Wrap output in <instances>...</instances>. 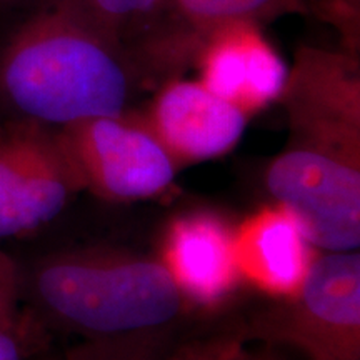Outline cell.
Masks as SVG:
<instances>
[{
	"mask_svg": "<svg viewBox=\"0 0 360 360\" xmlns=\"http://www.w3.org/2000/svg\"><path fill=\"white\" fill-rule=\"evenodd\" d=\"M141 84L125 45L77 0H42L0 47V102L13 119L60 129L122 115Z\"/></svg>",
	"mask_w": 360,
	"mask_h": 360,
	"instance_id": "obj_2",
	"label": "cell"
},
{
	"mask_svg": "<svg viewBox=\"0 0 360 360\" xmlns=\"http://www.w3.org/2000/svg\"><path fill=\"white\" fill-rule=\"evenodd\" d=\"M0 2H7V0H0Z\"/></svg>",
	"mask_w": 360,
	"mask_h": 360,
	"instance_id": "obj_19",
	"label": "cell"
},
{
	"mask_svg": "<svg viewBox=\"0 0 360 360\" xmlns=\"http://www.w3.org/2000/svg\"><path fill=\"white\" fill-rule=\"evenodd\" d=\"M74 352L80 360H167L169 347L162 344L159 335H143L89 342Z\"/></svg>",
	"mask_w": 360,
	"mask_h": 360,
	"instance_id": "obj_13",
	"label": "cell"
},
{
	"mask_svg": "<svg viewBox=\"0 0 360 360\" xmlns=\"http://www.w3.org/2000/svg\"><path fill=\"white\" fill-rule=\"evenodd\" d=\"M240 360H283V359L281 355L274 352V347L265 345L264 350H247V347H244Z\"/></svg>",
	"mask_w": 360,
	"mask_h": 360,
	"instance_id": "obj_18",
	"label": "cell"
},
{
	"mask_svg": "<svg viewBox=\"0 0 360 360\" xmlns=\"http://www.w3.org/2000/svg\"><path fill=\"white\" fill-rule=\"evenodd\" d=\"M245 342L240 332L191 339L170 347L167 360H240Z\"/></svg>",
	"mask_w": 360,
	"mask_h": 360,
	"instance_id": "obj_14",
	"label": "cell"
},
{
	"mask_svg": "<svg viewBox=\"0 0 360 360\" xmlns=\"http://www.w3.org/2000/svg\"><path fill=\"white\" fill-rule=\"evenodd\" d=\"M199 80L249 117L278 102L289 64L264 32V25L236 20L207 35L193 58Z\"/></svg>",
	"mask_w": 360,
	"mask_h": 360,
	"instance_id": "obj_9",
	"label": "cell"
},
{
	"mask_svg": "<svg viewBox=\"0 0 360 360\" xmlns=\"http://www.w3.org/2000/svg\"><path fill=\"white\" fill-rule=\"evenodd\" d=\"M22 292L19 270L6 254L0 252V327H15L20 323L17 312Z\"/></svg>",
	"mask_w": 360,
	"mask_h": 360,
	"instance_id": "obj_15",
	"label": "cell"
},
{
	"mask_svg": "<svg viewBox=\"0 0 360 360\" xmlns=\"http://www.w3.org/2000/svg\"><path fill=\"white\" fill-rule=\"evenodd\" d=\"M255 314L240 332L307 360H360V255L319 252L307 281L289 300Z\"/></svg>",
	"mask_w": 360,
	"mask_h": 360,
	"instance_id": "obj_4",
	"label": "cell"
},
{
	"mask_svg": "<svg viewBox=\"0 0 360 360\" xmlns=\"http://www.w3.org/2000/svg\"><path fill=\"white\" fill-rule=\"evenodd\" d=\"M159 262L186 304L204 309L222 305L242 283L233 250V225L210 210L170 220L162 237Z\"/></svg>",
	"mask_w": 360,
	"mask_h": 360,
	"instance_id": "obj_10",
	"label": "cell"
},
{
	"mask_svg": "<svg viewBox=\"0 0 360 360\" xmlns=\"http://www.w3.org/2000/svg\"><path fill=\"white\" fill-rule=\"evenodd\" d=\"M139 115L177 169L229 154L250 120L199 79L180 75L164 80Z\"/></svg>",
	"mask_w": 360,
	"mask_h": 360,
	"instance_id": "obj_8",
	"label": "cell"
},
{
	"mask_svg": "<svg viewBox=\"0 0 360 360\" xmlns=\"http://www.w3.org/2000/svg\"><path fill=\"white\" fill-rule=\"evenodd\" d=\"M25 287L40 314L89 342L157 335L186 305L159 259L125 250L47 255Z\"/></svg>",
	"mask_w": 360,
	"mask_h": 360,
	"instance_id": "obj_3",
	"label": "cell"
},
{
	"mask_svg": "<svg viewBox=\"0 0 360 360\" xmlns=\"http://www.w3.org/2000/svg\"><path fill=\"white\" fill-rule=\"evenodd\" d=\"M102 27L127 45L160 11L165 0H77Z\"/></svg>",
	"mask_w": 360,
	"mask_h": 360,
	"instance_id": "obj_12",
	"label": "cell"
},
{
	"mask_svg": "<svg viewBox=\"0 0 360 360\" xmlns=\"http://www.w3.org/2000/svg\"><path fill=\"white\" fill-rule=\"evenodd\" d=\"M77 192L57 129L22 119L0 124V238L51 222Z\"/></svg>",
	"mask_w": 360,
	"mask_h": 360,
	"instance_id": "obj_6",
	"label": "cell"
},
{
	"mask_svg": "<svg viewBox=\"0 0 360 360\" xmlns=\"http://www.w3.org/2000/svg\"><path fill=\"white\" fill-rule=\"evenodd\" d=\"M233 250L242 283L274 300L299 294L321 252L295 214L278 202L233 225Z\"/></svg>",
	"mask_w": 360,
	"mask_h": 360,
	"instance_id": "obj_11",
	"label": "cell"
},
{
	"mask_svg": "<svg viewBox=\"0 0 360 360\" xmlns=\"http://www.w3.org/2000/svg\"><path fill=\"white\" fill-rule=\"evenodd\" d=\"M80 191L110 202L152 199L172 186L177 165L139 114L94 117L57 129Z\"/></svg>",
	"mask_w": 360,
	"mask_h": 360,
	"instance_id": "obj_5",
	"label": "cell"
},
{
	"mask_svg": "<svg viewBox=\"0 0 360 360\" xmlns=\"http://www.w3.org/2000/svg\"><path fill=\"white\" fill-rule=\"evenodd\" d=\"M69 360H72V359H69Z\"/></svg>",
	"mask_w": 360,
	"mask_h": 360,
	"instance_id": "obj_20",
	"label": "cell"
},
{
	"mask_svg": "<svg viewBox=\"0 0 360 360\" xmlns=\"http://www.w3.org/2000/svg\"><path fill=\"white\" fill-rule=\"evenodd\" d=\"M20 323L15 327H0V360H25L27 347Z\"/></svg>",
	"mask_w": 360,
	"mask_h": 360,
	"instance_id": "obj_16",
	"label": "cell"
},
{
	"mask_svg": "<svg viewBox=\"0 0 360 360\" xmlns=\"http://www.w3.org/2000/svg\"><path fill=\"white\" fill-rule=\"evenodd\" d=\"M309 12L310 0H165L125 49L142 82L162 84L193 65L205 37L219 27L236 20L264 25Z\"/></svg>",
	"mask_w": 360,
	"mask_h": 360,
	"instance_id": "obj_7",
	"label": "cell"
},
{
	"mask_svg": "<svg viewBox=\"0 0 360 360\" xmlns=\"http://www.w3.org/2000/svg\"><path fill=\"white\" fill-rule=\"evenodd\" d=\"M359 6L360 0H328L326 11L335 17L340 27L350 25V29H354V19L359 20Z\"/></svg>",
	"mask_w": 360,
	"mask_h": 360,
	"instance_id": "obj_17",
	"label": "cell"
},
{
	"mask_svg": "<svg viewBox=\"0 0 360 360\" xmlns=\"http://www.w3.org/2000/svg\"><path fill=\"white\" fill-rule=\"evenodd\" d=\"M287 142L265 172L274 202L319 250L360 244V64L355 52L304 45L278 98Z\"/></svg>",
	"mask_w": 360,
	"mask_h": 360,
	"instance_id": "obj_1",
	"label": "cell"
}]
</instances>
